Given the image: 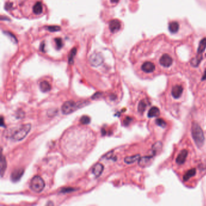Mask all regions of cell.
<instances>
[{"mask_svg": "<svg viewBox=\"0 0 206 206\" xmlns=\"http://www.w3.org/2000/svg\"><path fill=\"white\" fill-rule=\"evenodd\" d=\"M31 129V124L29 123L22 124L18 128L15 129L10 134V139L18 142L24 139L27 135Z\"/></svg>", "mask_w": 206, "mask_h": 206, "instance_id": "cell-1", "label": "cell"}, {"mask_svg": "<svg viewBox=\"0 0 206 206\" xmlns=\"http://www.w3.org/2000/svg\"><path fill=\"white\" fill-rule=\"evenodd\" d=\"M192 135L196 145L198 147H201L204 143L205 137L204 132L200 126L196 122H193L192 125Z\"/></svg>", "mask_w": 206, "mask_h": 206, "instance_id": "cell-2", "label": "cell"}, {"mask_svg": "<svg viewBox=\"0 0 206 206\" xmlns=\"http://www.w3.org/2000/svg\"><path fill=\"white\" fill-rule=\"evenodd\" d=\"M85 105H87L86 102H75L73 100L67 101L62 106V111L63 114L67 115V114H70L73 112L77 109L82 108Z\"/></svg>", "mask_w": 206, "mask_h": 206, "instance_id": "cell-3", "label": "cell"}, {"mask_svg": "<svg viewBox=\"0 0 206 206\" xmlns=\"http://www.w3.org/2000/svg\"><path fill=\"white\" fill-rule=\"evenodd\" d=\"M45 187V182L39 176H35L30 182L31 189L36 193H40Z\"/></svg>", "mask_w": 206, "mask_h": 206, "instance_id": "cell-4", "label": "cell"}, {"mask_svg": "<svg viewBox=\"0 0 206 206\" xmlns=\"http://www.w3.org/2000/svg\"><path fill=\"white\" fill-rule=\"evenodd\" d=\"M32 10L31 13L34 16H40L44 14V4L41 0H33L31 2Z\"/></svg>", "mask_w": 206, "mask_h": 206, "instance_id": "cell-5", "label": "cell"}, {"mask_svg": "<svg viewBox=\"0 0 206 206\" xmlns=\"http://www.w3.org/2000/svg\"><path fill=\"white\" fill-rule=\"evenodd\" d=\"M24 172V170L23 168H19L16 169L12 172L11 174V180L13 182H18L23 175Z\"/></svg>", "mask_w": 206, "mask_h": 206, "instance_id": "cell-6", "label": "cell"}, {"mask_svg": "<svg viewBox=\"0 0 206 206\" xmlns=\"http://www.w3.org/2000/svg\"><path fill=\"white\" fill-rule=\"evenodd\" d=\"M172 63L173 59L167 54H163L160 59V64L164 67H169L172 65Z\"/></svg>", "mask_w": 206, "mask_h": 206, "instance_id": "cell-7", "label": "cell"}, {"mask_svg": "<svg viewBox=\"0 0 206 206\" xmlns=\"http://www.w3.org/2000/svg\"><path fill=\"white\" fill-rule=\"evenodd\" d=\"M89 61L93 66L98 67L103 63L104 59L100 54H94L90 57Z\"/></svg>", "mask_w": 206, "mask_h": 206, "instance_id": "cell-8", "label": "cell"}, {"mask_svg": "<svg viewBox=\"0 0 206 206\" xmlns=\"http://www.w3.org/2000/svg\"><path fill=\"white\" fill-rule=\"evenodd\" d=\"M121 28V23L118 19H113L110 21L109 24V29L110 31L114 33L117 32Z\"/></svg>", "mask_w": 206, "mask_h": 206, "instance_id": "cell-9", "label": "cell"}, {"mask_svg": "<svg viewBox=\"0 0 206 206\" xmlns=\"http://www.w3.org/2000/svg\"><path fill=\"white\" fill-rule=\"evenodd\" d=\"M141 68L143 72L147 73H150L154 72L155 70V66L151 62H145L142 65Z\"/></svg>", "mask_w": 206, "mask_h": 206, "instance_id": "cell-10", "label": "cell"}, {"mask_svg": "<svg viewBox=\"0 0 206 206\" xmlns=\"http://www.w3.org/2000/svg\"><path fill=\"white\" fill-rule=\"evenodd\" d=\"M183 92V88L181 85H177L173 87L171 91L172 96H173L175 99H178L180 98Z\"/></svg>", "mask_w": 206, "mask_h": 206, "instance_id": "cell-11", "label": "cell"}, {"mask_svg": "<svg viewBox=\"0 0 206 206\" xmlns=\"http://www.w3.org/2000/svg\"><path fill=\"white\" fill-rule=\"evenodd\" d=\"M187 155H188V151L186 149L182 150L177 157L176 163L180 165L184 164L186 160Z\"/></svg>", "mask_w": 206, "mask_h": 206, "instance_id": "cell-12", "label": "cell"}, {"mask_svg": "<svg viewBox=\"0 0 206 206\" xmlns=\"http://www.w3.org/2000/svg\"><path fill=\"white\" fill-rule=\"evenodd\" d=\"M104 165L100 163H97L94 166L93 169V174L96 177H99L102 174L103 170H104Z\"/></svg>", "mask_w": 206, "mask_h": 206, "instance_id": "cell-13", "label": "cell"}, {"mask_svg": "<svg viewBox=\"0 0 206 206\" xmlns=\"http://www.w3.org/2000/svg\"><path fill=\"white\" fill-rule=\"evenodd\" d=\"M154 155L151 156H146L142 158H140L139 160V165L142 167H144L148 165V164L151 162V159L153 158Z\"/></svg>", "mask_w": 206, "mask_h": 206, "instance_id": "cell-14", "label": "cell"}, {"mask_svg": "<svg viewBox=\"0 0 206 206\" xmlns=\"http://www.w3.org/2000/svg\"><path fill=\"white\" fill-rule=\"evenodd\" d=\"M160 109L156 107H153L149 110L147 113V116L149 118L156 117L160 116Z\"/></svg>", "mask_w": 206, "mask_h": 206, "instance_id": "cell-15", "label": "cell"}, {"mask_svg": "<svg viewBox=\"0 0 206 206\" xmlns=\"http://www.w3.org/2000/svg\"><path fill=\"white\" fill-rule=\"evenodd\" d=\"M180 28L178 22L177 21L170 22L169 24V30L172 33H176L178 32Z\"/></svg>", "mask_w": 206, "mask_h": 206, "instance_id": "cell-16", "label": "cell"}, {"mask_svg": "<svg viewBox=\"0 0 206 206\" xmlns=\"http://www.w3.org/2000/svg\"><path fill=\"white\" fill-rule=\"evenodd\" d=\"M39 88L42 92L46 93L50 91L51 87L47 81H42L39 84Z\"/></svg>", "mask_w": 206, "mask_h": 206, "instance_id": "cell-17", "label": "cell"}, {"mask_svg": "<svg viewBox=\"0 0 206 206\" xmlns=\"http://www.w3.org/2000/svg\"><path fill=\"white\" fill-rule=\"evenodd\" d=\"M162 146H163V144H162V142H156L152 147L153 155H155L158 153H159L160 151H161L162 149Z\"/></svg>", "mask_w": 206, "mask_h": 206, "instance_id": "cell-18", "label": "cell"}, {"mask_svg": "<svg viewBox=\"0 0 206 206\" xmlns=\"http://www.w3.org/2000/svg\"><path fill=\"white\" fill-rule=\"evenodd\" d=\"M195 174H196V169L195 168L187 170L185 173L184 176H183V180H184V181H188L190 178L195 175Z\"/></svg>", "mask_w": 206, "mask_h": 206, "instance_id": "cell-19", "label": "cell"}, {"mask_svg": "<svg viewBox=\"0 0 206 206\" xmlns=\"http://www.w3.org/2000/svg\"><path fill=\"white\" fill-rule=\"evenodd\" d=\"M140 155L139 154L133 155L131 157H126L124 158V162L127 164H132L135 163L137 161H138V160L140 159Z\"/></svg>", "mask_w": 206, "mask_h": 206, "instance_id": "cell-20", "label": "cell"}, {"mask_svg": "<svg viewBox=\"0 0 206 206\" xmlns=\"http://www.w3.org/2000/svg\"><path fill=\"white\" fill-rule=\"evenodd\" d=\"M206 49V38H203L199 44L198 48V54H202Z\"/></svg>", "mask_w": 206, "mask_h": 206, "instance_id": "cell-21", "label": "cell"}, {"mask_svg": "<svg viewBox=\"0 0 206 206\" xmlns=\"http://www.w3.org/2000/svg\"><path fill=\"white\" fill-rule=\"evenodd\" d=\"M202 54H198V56H197L196 58H194L192 59L190 62V64L194 67H198L200 64L201 61H202Z\"/></svg>", "mask_w": 206, "mask_h": 206, "instance_id": "cell-22", "label": "cell"}, {"mask_svg": "<svg viewBox=\"0 0 206 206\" xmlns=\"http://www.w3.org/2000/svg\"><path fill=\"white\" fill-rule=\"evenodd\" d=\"M147 102L144 100H142L138 106V111L140 113V114H143L144 111L146 110V108L147 107Z\"/></svg>", "mask_w": 206, "mask_h": 206, "instance_id": "cell-23", "label": "cell"}, {"mask_svg": "<svg viewBox=\"0 0 206 206\" xmlns=\"http://www.w3.org/2000/svg\"><path fill=\"white\" fill-rule=\"evenodd\" d=\"M7 167V162L6 158L4 156H2L1 160V177H3V175L4 174V172L6 170Z\"/></svg>", "mask_w": 206, "mask_h": 206, "instance_id": "cell-24", "label": "cell"}, {"mask_svg": "<svg viewBox=\"0 0 206 206\" xmlns=\"http://www.w3.org/2000/svg\"><path fill=\"white\" fill-rule=\"evenodd\" d=\"M155 123L158 126H159V127H162L163 128H165L167 126L166 122L163 119H160V118L157 119L155 120Z\"/></svg>", "mask_w": 206, "mask_h": 206, "instance_id": "cell-25", "label": "cell"}, {"mask_svg": "<svg viewBox=\"0 0 206 206\" xmlns=\"http://www.w3.org/2000/svg\"><path fill=\"white\" fill-rule=\"evenodd\" d=\"M80 122L82 124H89L91 122V119L89 117L87 116H84L81 118V120H80Z\"/></svg>", "mask_w": 206, "mask_h": 206, "instance_id": "cell-26", "label": "cell"}, {"mask_svg": "<svg viewBox=\"0 0 206 206\" xmlns=\"http://www.w3.org/2000/svg\"><path fill=\"white\" fill-rule=\"evenodd\" d=\"M55 42H56V45L57 46V48H58V49H60L62 47V41L61 39L57 38V39H56Z\"/></svg>", "mask_w": 206, "mask_h": 206, "instance_id": "cell-27", "label": "cell"}, {"mask_svg": "<svg viewBox=\"0 0 206 206\" xmlns=\"http://www.w3.org/2000/svg\"><path fill=\"white\" fill-rule=\"evenodd\" d=\"M76 50L74 49H73L71 53L70 54V57H69V62L71 64L73 62V58H74V56L76 54Z\"/></svg>", "mask_w": 206, "mask_h": 206, "instance_id": "cell-28", "label": "cell"}, {"mask_svg": "<svg viewBox=\"0 0 206 206\" xmlns=\"http://www.w3.org/2000/svg\"><path fill=\"white\" fill-rule=\"evenodd\" d=\"M75 189H73V188H71V187H68V188H64L63 189L61 192L62 193H67V192H73L74 191Z\"/></svg>", "mask_w": 206, "mask_h": 206, "instance_id": "cell-29", "label": "cell"}, {"mask_svg": "<svg viewBox=\"0 0 206 206\" xmlns=\"http://www.w3.org/2000/svg\"><path fill=\"white\" fill-rule=\"evenodd\" d=\"M48 29L50 30V31H58V30H59V29H60V28L58 26H50V27H48Z\"/></svg>", "mask_w": 206, "mask_h": 206, "instance_id": "cell-30", "label": "cell"}, {"mask_svg": "<svg viewBox=\"0 0 206 206\" xmlns=\"http://www.w3.org/2000/svg\"><path fill=\"white\" fill-rule=\"evenodd\" d=\"M131 120H132V119L129 117H127V118L125 119V120L124 121V123L125 125H128V124H129V123L131 122Z\"/></svg>", "mask_w": 206, "mask_h": 206, "instance_id": "cell-31", "label": "cell"}, {"mask_svg": "<svg viewBox=\"0 0 206 206\" xmlns=\"http://www.w3.org/2000/svg\"><path fill=\"white\" fill-rule=\"evenodd\" d=\"M110 1L112 4H116L119 1V0H110Z\"/></svg>", "mask_w": 206, "mask_h": 206, "instance_id": "cell-32", "label": "cell"}, {"mask_svg": "<svg viewBox=\"0 0 206 206\" xmlns=\"http://www.w3.org/2000/svg\"><path fill=\"white\" fill-rule=\"evenodd\" d=\"M204 80H206V70H205L204 74L202 76V81H204Z\"/></svg>", "mask_w": 206, "mask_h": 206, "instance_id": "cell-33", "label": "cell"}]
</instances>
